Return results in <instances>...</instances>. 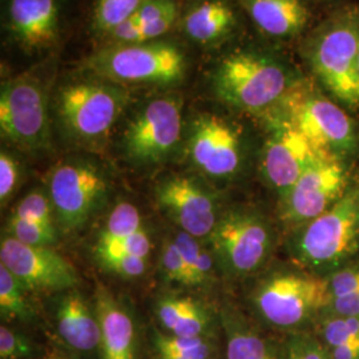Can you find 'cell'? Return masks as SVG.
I'll use <instances>...</instances> for the list:
<instances>
[{"mask_svg":"<svg viewBox=\"0 0 359 359\" xmlns=\"http://www.w3.org/2000/svg\"><path fill=\"white\" fill-rule=\"evenodd\" d=\"M332 302H333L334 310L338 316L359 318V292L333 298Z\"/></svg>","mask_w":359,"mask_h":359,"instance_id":"cell-39","label":"cell"},{"mask_svg":"<svg viewBox=\"0 0 359 359\" xmlns=\"http://www.w3.org/2000/svg\"><path fill=\"white\" fill-rule=\"evenodd\" d=\"M313 80L338 104L359 108V6L337 10L301 43Z\"/></svg>","mask_w":359,"mask_h":359,"instance_id":"cell-3","label":"cell"},{"mask_svg":"<svg viewBox=\"0 0 359 359\" xmlns=\"http://www.w3.org/2000/svg\"><path fill=\"white\" fill-rule=\"evenodd\" d=\"M350 187L344 158L323 154L283 193V218L292 224H308L320 217Z\"/></svg>","mask_w":359,"mask_h":359,"instance_id":"cell-11","label":"cell"},{"mask_svg":"<svg viewBox=\"0 0 359 359\" xmlns=\"http://www.w3.org/2000/svg\"><path fill=\"white\" fill-rule=\"evenodd\" d=\"M283 359H332L325 347L309 335H295L285 348Z\"/></svg>","mask_w":359,"mask_h":359,"instance_id":"cell-36","label":"cell"},{"mask_svg":"<svg viewBox=\"0 0 359 359\" xmlns=\"http://www.w3.org/2000/svg\"><path fill=\"white\" fill-rule=\"evenodd\" d=\"M149 0H95L90 15L92 34L102 40L139 11Z\"/></svg>","mask_w":359,"mask_h":359,"instance_id":"cell-24","label":"cell"},{"mask_svg":"<svg viewBox=\"0 0 359 359\" xmlns=\"http://www.w3.org/2000/svg\"><path fill=\"white\" fill-rule=\"evenodd\" d=\"M359 249V185L320 217L306 224L295 243L297 259L313 269L334 268Z\"/></svg>","mask_w":359,"mask_h":359,"instance_id":"cell-8","label":"cell"},{"mask_svg":"<svg viewBox=\"0 0 359 359\" xmlns=\"http://www.w3.org/2000/svg\"><path fill=\"white\" fill-rule=\"evenodd\" d=\"M130 103V90L80 69L52 90L55 116L65 137L79 147L102 148Z\"/></svg>","mask_w":359,"mask_h":359,"instance_id":"cell-2","label":"cell"},{"mask_svg":"<svg viewBox=\"0 0 359 359\" xmlns=\"http://www.w3.org/2000/svg\"><path fill=\"white\" fill-rule=\"evenodd\" d=\"M332 359H359V348L351 346L332 347Z\"/></svg>","mask_w":359,"mask_h":359,"instance_id":"cell-40","label":"cell"},{"mask_svg":"<svg viewBox=\"0 0 359 359\" xmlns=\"http://www.w3.org/2000/svg\"><path fill=\"white\" fill-rule=\"evenodd\" d=\"M34 353L31 341L8 326L0 327V358L26 359Z\"/></svg>","mask_w":359,"mask_h":359,"instance_id":"cell-33","label":"cell"},{"mask_svg":"<svg viewBox=\"0 0 359 359\" xmlns=\"http://www.w3.org/2000/svg\"><path fill=\"white\" fill-rule=\"evenodd\" d=\"M142 218L137 208L129 203H120L111 212L99 241L111 243L126 238L136 231H142Z\"/></svg>","mask_w":359,"mask_h":359,"instance_id":"cell-28","label":"cell"},{"mask_svg":"<svg viewBox=\"0 0 359 359\" xmlns=\"http://www.w3.org/2000/svg\"><path fill=\"white\" fill-rule=\"evenodd\" d=\"M156 314L163 329L176 337H208L212 325L206 309L191 298L164 297L157 304Z\"/></svg>","mask_w":359,"mask_h":359,"instance_id":"cell-22","label":"cell"},{"mask_svg":"<svg viewBox=\"0 0 359 359\" xmlns=\"http://www.w3.org/2000/svg\"><path fill=\"white\" fill-rule=\"evenodd\" d=\"M206 77L221 103L262 116L281 103L305 75L276 47L245 44L221 53Z\"/></svg>","mask_w":359,"mask_h":359,"instance_id":"cell-1","label":"cell"},{"mask_svg":"<svg viewBox=\"0 0 359 359\" xmlns=\"http://www.w3.org/2000/svg\"><path fill=\"white\" fill-rule=\"evenodd\" d=\"M311 1H317V3H329V1H333V0H311Z\"/></svg>","mask_w":359,"mask_h":359,"instance_id":"cell-41","label":"cell"},{"mask_svg":"<svg viewBox=\"0 0 359 359\" xmlns=\"http://www.w3.org/2000/svg\"><path fill=\"white\" fill-rule=\"evenodd\" d=\"M13 215L18 217L26 218L29 221H35L47 228L53 229L55 212H53L51 198H48L40 191L27 194L26 197L16 206Z\"/></svg>","mask_w":359,"mask_h":359,"instance_id":"cell-31","label":"cell"},{"mask_svg":"<svg viewBox=\"0 0 359 359\" xmlns=\"http://www.w3.org/2000/svg\"><path fill=\"white\" fill-rule=\"evenodd\" d=\"M157 201L181 231L196 238L210 236L217 225L213 197L191 177L164 180L157 188Z\"/></svg>","mask_w":359,"mask_h":359,"instance_id":"cell-18","label":"cell"},{"mask_svg":"<svg viewBox=\"0 0 359 359\" xmlns=\"http://www.w3.org/2000/svg\"><path fill=\"white\" fill-rule=\"evenodd\" d=\"M56 327L67 346L77 353L100 348V323L96 310H90L81 294L72 292L63 297L56 310Z\"/></svg>","mask_w":359,"mask_h":359,"instance_id":"cell-21","label":"cell"},{"mask_svg":"<svg viewBox=\"0 0 359 359\" xmlns=\"http://www.w3.org/2000/svg\"><path fill=\"white\" fill-rule=\"evenodd\" d=\"M0 264L28 290L57 292L77 283L76 271L65 257L48 246L23 244L11 236L1 240Z\"/></svg>","mask_w":359,"mask_h":359,"instance_id":"cell-16","label":"cell"},{"mask_svg":"<svg viewBox=\"0 0 359 359\" xmlns=\"http://www.w3.org/2000/svg\"><path fill=\"white\" fill-rule=\"evenodd\" d=\"M262 117L266 121L268 136L261 152V172L283 194L316 160L326 154L317 151L294 126L277 112L269 111Z\"/></svg>","mask_w":359,"mask_h":359,"instance_id":"cell-14","label":"cell"},{"mask_svg":"<svg viewBox=\"0 0 359 359\" xmlns=\"http://www.w3.org/2000/svg\"><path fill=\"white\" fill-rule=\"evenodd\" d=\"M173 240L179 246L184 258L188 270L189 285H203L208 283L213 271V262L210 255L200 245L196 237L185 231H180Z\"/></svg>","mask_w":359,"mask_h":359,"instance_id":"cell-26","label":"cell"},{"mask_svg":"<svg viewBox=\"0 0 359 359\" xmlns=\"http://www.w3.org/2000/svg\"><path fill=\"white\" fill-rule=\"evenodd\" d=\"M332 301L329 280L305 274H277L257 290L255 302L270 325L293 329Z\"/></svg>","mask_w":359,"mask_h":359,"instance_id":"cell-9","label":"cell"},{"mask_svg":"<svg viewBox=\"0 0 359 359\" xmlns=\"http://www.w3.org/2000/svg\"><path fill=\"white\" fill-rule=\"evenodd\" d=\"M8 231L18 241L31 246H48L55 241V229L15 215L10 219Z\"/></svg>","mask_w":359,"mask_h":359,"instance_id":"cell-30","label":"cell"},{"mask_svg":"<svg viewBox=\"0 0 359 359\" xmlns=\"http://www.w3.org/2000/svg\"><path fill=\"white\" fill-rule=\"evenodd\" d=\"M222 325L226 335V358L277 359L269 344L238 316L226 311Z\"/></svg>","mask_w":359,"mask_h":359,"instance_id":"cell-23","label":"cell"},{"mask_svg":"<svg viewBox=\"0 0 359 359\" xmlns=\"http://www.w3.org/2000/svg\"><path fill=\"white\" fill-rule=\"evenodd\" d=\"M161 269L169 281L189 285L188 270L185 266L184 258L180 252L179 246L175 240L167 241L161 252Z\"/></svg>","mask_w":359,"mask_h":359,"instance_id":"cell-34","label":"cell"},{"mask_svg":"<svg viewBox=\"0 0 359 359\" xmlns=\"http://www.w3.org/2000/svg\"><path fill=\"white\" fill-rule=\"evenodd\" d=\"M184 102L167 90L142 102L121 135V151L129 163L154 167L167 161L182 142Z\"/></svg>","mask_w":359,"mask_h":359,"instance_id":"cell-7","label":"cell"},{"mask_svg":"<svg viewBox=\"0 0 359 359\" xmlns=\"http://www.w3.org/2000/svg\"><path fill=\"white\" fill-rule=\"evenodd\" d=\"M241 11L236 0H189L182 6L177 29L194 47L218 50L238 36Z\"/></svg>","mask_w":359,"mask_h":359,"instance_id":"cell-17","label":"cell"},{"mask_svg":"<svg viewBox=\"0 0 359 359\" xmlns=\"http://www.w3.org/2000/svg\"><path fill=\"white\" fill-rule=\"evenodd\" d=\"M358 65H359V55H358Z\"/></svg>","mask_w":359,"mask_h":359,"instance_id":"cell-42","label":"cell"},{"mask_svg":"<svg viewBox=\"0 0 359 359\" xmlns=\"http://www.w3.org/2000/svg\"><path fill=\"white\" fill-rule=\"evenodd\" d=\"M332 299L359 292V269H347L333 274L329 280Z\"/></svg>","mask_w":359,"mask_h":359,"instance_id":"cell-38","label":"cell"},{"mask_svg":"<svg viewBox=\"0 0 359 359\" xmlns=\"http://www.w3.org/2000/svg\"><path fill=\"white\" fill-rule=\"evenodd\" d=\"M51 76L55 75L50 67H35L1 83V136L22 151L51 148Z\"/></svg>","mask_w":359,"mask_h":359,"instance_id":"cell-5","label":"cell"},{"mask_svg":"<svg viewBox=\"0 0 359 359\" xmlns=\"http://www.w3.org/2000/svg\"><path fill=\"white\" fill-rule=\"evenodd\" d=\"M154 347L158 359H210L212 341L208 337H176L154 333Z\"/></svg>","mask_w":359,"mask_h":359,"instance_id":"cell-25","label":"cell"},{"mask_svg":"<svg viewBox=\"0 0 359 359\" xmlns=\"http://www.w3.org/2000/svg\"><path fill=\"white\" fill-rule=\"evenodd\" d=\"M25 290L13 273L0 264V309L3 317L23 322H28L34 317V311L26 301Z\"/></svg>","mask_w":359,"mask_h":359,"instance_id":"cell-27","label":"cell"},{"mask_svg":"<svg viewBox=\"0 0 359 359\" xmlns=\"http://www.w3.org/2000/svg\"><path fill=\"white\" fill-rule=\"evenodd\" d=\"M62 0H6L3 31L7 40L28 56L53 51L62 41Z\"/></svg>","mask_w":359,"mask_h":359,"instance_id":"cell-13","label":"cell"},{"mask_svg":"<svg viewBox=\"0 0 359 359\" xmlns=\"http://www.w3.org/2000/svg\"><path fill=\"white\" fill-rule=\"evenodd\" d=\"M20 177V164L4 149L0 154V200L4 204L13 194Z\"/></svg>","mask_w":359,"mask_h":359,"instance_id":"cell-37","label":"cell"},{"mask_svg":"<svg viewBox=\"0 0 359 359\" xmlns=\"http://www.w3.org/2000/svg\"><path fill=\"white\" fill-rule=\"evenodd\" d=\"M257 31L277 43L305 36L313 13L308 0H236Z\"/></svg>","mask_w":359,"mask_h":359,"instance_id":"cell-19","label":"cell"},{"mask_svg":"<svg viewBox=\"0 0 359 359\" xmlns=\"http://www.w3.org/2000/svg\"><path fill=\"white\" fill-rule=\"evenodd\" d=\"M187 152L193 165L208 177L229 179L244 161L243 130L218 114H196L188 126Z\"/></svg>","mask_w":359,"mask_h":359,"instance_id":"cell-10","label":"cell"},{"mask_svg":"<svg viewBox=\"0 0 359 359\" xmlns=\"http://www.w3.org/2000/svg\"><path fill=\"white\" fill-rule=\"evenodd\" d=\"M103 262L104 266L115 271L124 277H139L147 269V259L142 257L130 256V255H118V253H104L96 255Z\"/></svg>","mask_w":359,"mask_h":359,"instance_id":"cell-35","label":"cell"},{"mask_svg":"<svg viewBox=\"0 0 359 359\" xmlns=\"http://www.w3.org/2000/svg\"><path fill=\"white\" fill-rule=\"evenodd\" d=\"M81 68L129 90H173L191 72V55L184 43L168 36L139 44L99 47Z\"/></svg>","mask_w":359,"mask_h":359,"instance_id":"cell-4","label":"cell"},{"mask_svg":"<svg viewBox=\"0 0 359 359\" xmlns=\"http://www.w3.org/2000/svg\"><path fill=\"white\" fill-rule=\"evenodd\" d=\"M209 238L224 268L240 276L259 269L271 248L266 224L249 212H231L219 218Z\"/></svg>","mask_w":359,"mask_h":359,"instance_id":"cell-15","label":"cell"},{"mask_svg":"<svg viewBox=\"0 0 359 359\" xmlns=\"http://www.w3.org/2000/svg\"><path fill=\"white\" fill-rule=\"evenodd\" d=\"M323 338L330 347L351 346L359 348L358 317H335L323 325Z\"/></svg>","mask_w":359,"mask_h":359,"instance_id":"cell-29","label":"cell"},{"mask_svg":"<svg viewBox=\"0 0 359 359\" xmlns=\"http://www.w3.org/2000/svg\"><path fill=\"white\" fill-rule=\"evenodd\" d=\"M149 252H151V240L144 229L117 241H111V243L97 241L96 245V255L118 253V255H130V256L148 258Z\"/></svg>","mask_w":359,"mask_h":359,"instance_id":"cell-32","label":"cell"},{"mask_svg":"<svg viewBox=\"0 0 359 359\" xmlns=\"http://www.w3.org/2000/svg\"><path fill=\"white\" fill-rule=\"evenodd\" d=\"M107 191L102 169L88 160H65L52 169L50 198L65 229L81 226Z\"/></svg>","mask_w":359,"mask_h":359,"instance_id":"cell-12","label":"cell"},{"mask_svg":"<svg viewBox=\"0 0 359 359\" xmlns=\"http://www.w3.org/2000/svg\"><path fill=\"white\" fill-rule=\"evenodd\" d=\"M95 310L102 332V359H136V329L128 311L104 287L97 289Z\"/></svg>","mask_w":359,"mask_h":359,"instance_id":"cell-20","label":"cell"},{"mask_svg":"<svg viewBox=\"0 0 359 359\" xmlns=\"http://www.w3.org/2000/svg\"><path fill=\"white\" fill-rule=\"evenodd\" d=\"M271 111L285 117L322 154L345 158L359 149L354 121L313 79L301 80Z\"/></svg>","mask_w":359,"mask_h":359,"instance_id":"cell-6","label":"cell"}]
</instances>
